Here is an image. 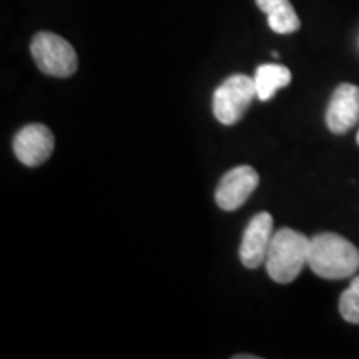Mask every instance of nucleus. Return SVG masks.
Wrapping results in <instances>:
<instances>
[{
	"instance_id": "0eeeda50",
	"label": "nucleus",
	"mask_w": 359,
	"mask_h": 359,
	"mask_svg": "<svg viewBox=\"0 0 359 359\" xmlns=\"http://www.w3.org/2000/svg\"><path fill=\"white\" fill-rule=\"evenodd\" d=\"M273 235V217L268 212L255 215L250 219L240 245V259L243 266L255 269L266 262Z\"/></svg>"
},
{
	"instance_id": "ddd939ff",
	"label": "nucleus",
	"mask_w": 359,
	"mask_h": 359,
	"mask_svg": "<svg viewBox=\"0 0 359 359\" xmlns=\"http://www.w3.org/2000/svg\"><path fill=\"white\" fill-rule=\"evenodd\" d=\"M356 140H358V145H359V132H358V138H356Z\"/></svg>"
},
{
	"instance_id": "f257e3e1",
	"label": "nucleus",
	"mask_w": 359,
	"mask_h": 359,
	"mask_svg": "<svg viewBox=\"0 0 359 359\" xmlns=\"http://www.w3.org/2000/svg\"><path fill=\"white\" fill-rule=\"evenodd\" d=\"M308 264L314 275L325 280H344L358 273L359 250L336 233H321L309 245Z\"/></svg>"
},
{
	"instance_id": "9d476101",
	"label": "nucleus",
	"mask_w": 359,
	"mask_h": 359,
	"mask_svg": "<svg viewBox=\"0 0 359 359\" xmlns=\"http://www.w3.org/2000/svg\"><path fill=\"white\" fill-rule=\"evenodd\" d=\"M291 82L290 69L276 64L259 65L255 74V85H257V97L262 102H268L275 97L278 90L288 87Z\"/></svg>"
},
{
	"instance_id": "f03ea898",
	"label": "nucleus",
	"mask_w": 359,
	"mask_h": 359,
	"mask_svg": "<svg viewBox=\"0 0 359 359\" xmlns=\"http://www.w3.org/2000/svg\"><path fill=\"white\" fill-rule=\"evenodd\" d=\"M309 245L311 240L303 233L281 228L273 235L266 255V271L273 281L280 285H288L294 281L308 264Z\"/></svg>"
},
{
	"instance_id": "20e7f679",
	"label": "nucleus",
	"mask_w": 359,
	"mask_h": 359,
	"mask_svg": "<svg viewBox=\"0 0 359 359\" xmlns=\"http://www.w3.org/2000/svg\"><path fill=\"white\" fill-rule=\"evenodd\" d=\"M255 97V79L243 74L231 75L213 93L212 107L215 118L223 125H235L243 118Z\"/></svg>"
},
{
	"instance_id": "7ed1b4c3",
	"label": "nucleus",
	"mask_w": 359,
	"mask_h": 359,
	"mask_svg": "<svg viewBox=\"0 0 359 359\" xmlns=\"http://www.w3.org/2000/svg\"><path fill=\"white\" fill-rule=\"evenodd\" d=\"M30 53L45 75L69 79L77 72V52L64 37L57 34L39 32L30 43Z\"/></svg>"
},
{
	"instance_id": "f8f14e48",
	"label": "nucleus",
	"mask_w": 359,
	"mask_h": 359,
	"mask_svg": "<svg viewBox=\"0 0 359 359\" xmlns=\"http://www.w3.org/2000/svg\"><path fill=\"white\" fill-rule=\"evenodd\" d=\"M235 359H258V356H248V354H241V356H235Z\"/></svg>"
},
{
	"instance_id": "9b49d317",
	"label": "nucleus",
	"mask_w": 359,
	"mask_h": 359,
	"mask_svg": "<svg viewBox=\"0 0 359 359\" xmlns=\"http://www.w3.org/2000/svg\"><path fill=\"white\" fill-rule=\"evenodd\" d=\"M339 313L343 320L351 325H359V276H354L349 288L341 294Z\"/></svg>"
},
{
	"instance_id": "423d86ee",
	"label": "nucleus",
	"mask_w": 359,
	"mask_h": 359,
	"mask_svg": "<svg viewBox=\"0 0 359 359\" xmlns=\"http://www.w3.org/2000/svg\"><path fill=\"white\" fill-rule=\"evenodd\" d=\"M55 138L50 128L42 123H30L13 137V154L25 167H39L50 158Z\"/></svg>"
},
{
	"instance_id": "1a4fd4ad",
	"label": "nucleus",
	"mask_w": 359,
	"mask_h": 359,
	"mask_svg": "<svg viewBox=\"0 0 359 359\" xmlns=\"http://www.w3.org/2000/svg\"><path fill=\"white\" fill-rule=\"evenodd\" d=\"M259 11L268 15V25L276 34H293L299 30L302 22L290 0H257Z\"/></svg>"
},
{
	"instance_id": "6e6552de",
	"label": "nucleus",
	"mask_w": 359,
	"mask_h": 359,
	"mask_svg": "<svg viewBox=\"0 0 359 359\" xmlns=\"http://www.w3.org/2000/svg\"><path fill=\"white\" fill-rule=\"evenodd\" d=\"M359 122V87L341 83L331 95L326 110V125L331 133L343 135Z\"/></svg>"
},
{
	"instance_id": "39448f33",
	"label": "nucleus",
	"mask_w": 359,
	"mask_h": 359,
	"mask_svg": "<svg viewBox=\"0 0 359 359\" xmlns=\"http://www.w3.org/2000/svg\"><path fill=\"white\" fill-rule=\"evenodd\" d=\"M259 175L250 165H240L223 175L219 180L215 200L224 212H235L250 198L251 193L257 190Z\"/></svg>"
}]
</instances>
